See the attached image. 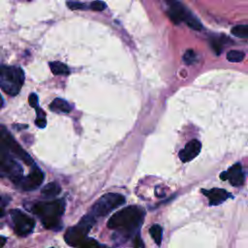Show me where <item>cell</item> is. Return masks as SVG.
Instances as JSON below:
<instances>
[{
	"mask_svg": "<svg viewBox=\"0 0 248 248\" xmlns=\"http://www.w3.org/2000/svg\"><path fill=\"white\" fill-rule=\"evenodd\" d=\"M144 210L137 205L125 207L114 213L108 221V227L116 232L119 238L133 236L140 227Z\"/></svg>",
	"mask_w": 248,
	"mask_h": 248,
	"instance_id": "cell-1",
	"label": "cell"
},
{
	"mask_svg": "<svg viewBox=\"0 0 248 248\" xmlns=\"http://www.w3.org/2000/svg\"><path fill=\"white\" fill-rule=\"evenodd\" d=\"M95 219L91 214H88L78 225L69 228L64 235L66 242L75 248H98L100 244L95 239L87 236L88 232L95 223Z\"/></svg>",
	"mask_w": 248,
	"mask_h": 248,
	"instance_id": "cell-2",
	"label": "cell"
},
{
	"mask_svg": "<svg viewBox=\"0 0 248 248\" xmlns=\"http://www.w3.org/2000/svg\"><path fill=\"white\" fill-rule=\"evenodd\" d=\"M64 209L65 202L63 200L39 202L32 207V211L40 218L42 224L46 229H54L58 226Z\"/></svg>",
	"mask_w": 248,
	"mask_h": 248,
	"instance_id": "cell-3",
	"label": "cell"
},
{
	"mask_svg": "<svg viewBox=\"0 0 248 248\" xmlns=\"http://www.w3.org/2000/svg\"><path fill=\"white\" fill-rule=\"evenodd\" d=\"M24 82V72L16 66L0 65V87L11 96L16 95Z\"/></svg>",
	"mask_w": 248,
	"mask_h": 248,
	"instance_id": "cell-4",
	"label": "cell"
},
{
	"mask_svg": "<svg viewBox=\"0 0 248 248\" xmlns=\"http://www.w3.org/2000/svg\"><path fill=\"white\" fill-rule=\"evenodd\" d=\"M170 5L168 16L174 23L184 21L188 26L195 30L202 29V24L199 19L194 16L178 0H166Z\"/></svg>",
	"mask_w": 248,
	"mask_h": 248,
	"instance_id": "cell-5",
	"label": "cell"
},
{
	"mask_svg": "<svg viewBox=\"0 0 248 248\" xmlns=\"http://www.w3.org/2000/svg\"><path fill=\"white\" fill-rule=\"evenodd\" d=\"M125 202V198L116 193H108L102 196L92 206L90 214L93 217H103L108 215L112 209L117 208Z\"/></svg>",
	"mask_w": 248,
	"mask_h": 248,
	"instance_id": "cell-6",
	"label": "cell"
},
{
	"mask_svg": "<svg viewBox=\"0 0 248 248\" xmlns=\"http://www.w3.org/2000/svg\"><path fill=\"white\" fill-rule=\"evenodd\" d=\"M0 148L16 156L18 159L23 161L26 165L33 164V160L30 157V155L16 141V140L6 130V128L1 125H0Z\"/></svg>",
	"mask_w": 248,
	"mask_h": 248,
	"instance_id": "cell-7",
	"label": "cell"
},
{
	"mask_svg": "<svg viewBox=\"0 0 248 248\" xmlns=\"http://www.w3.org/2000/svg\"><path fill=\"white\" fill-rule=\"evenodd\" d=\"M0 176H8L16 183H18L22 178L20 166L13 160L9 152L2 148H0Z\"/></svg>",
	"mask_w": 248,
	"mask_h": 248,
	"instance_id": "cell-8",
	"label": "cell"
},
{
	"mask_svg": "<svg viewBox=\"0 0 248 248\" xmlns=\"http://www.w3.org/2000/svg\"><path fill=\"white\" fill-rule=\"evenodd\" d=\"M10 215L14 225V230L16 234L24 236L33 231L35 227V221L27 214L18 209H12Z\"/></svg>",
	"mask_w": 248,
	"mask_h": 248,
	"instance_id": "cell-9",
	"label": "cell"
},
{
	"mask_svg": "<svg viewBox=\"0 0 248 248\" xmlns=\"http://www.w3.org/2000/svg\"><path fill=\"white\" fill-rule=\"evenodd\" d=\"M43 180H44L43 171L39 168L34 167L31 172L26 177L24 178L22 177L18 183L20 184L21 188L24 191H31L38 188L42 184Z\"/></svg>",
	"mask_w": 248,
	"mask_h": 248,
	"instance_id": "cell-10",
	"label": "cell"
},
{
	"mask_svg": "<svg viewBox=\"0 0 248 248\" xmlns=\"http://www.w3.org/2000/svg\"><path fill=\"white\" fill-rule=\"evenodd\" d=\"M222 180H229L232 186H241L244 183V173L240 164H234L227 171L220 174Z\"/></svg>",
	"mask_w": 248,
	"mask_h": 248,
	"instance_id": "cell-11",
	"label": "cell"
},
{
	"mask_svg": "<svg viewBox=\"0 0 248 248\" xmlns=\"http://www.w3.org/2000/svg\"><path fill=\"white\" fill-rule=\"evenodd\" d=\"M201 148H202L201 142L198 140H192L185 145L183 149L180 150L179 159L184 163L189 162L199 155Z\"/></svg>",
	"mask_w": 248,
	"mask_h": 248,
	"instance_id": "cell-12",
	"label": "cell"
},
{
	"mask_svg": "<svg viewBox=\"0 0 248 248\" xmlns=\"http://www.w3.org/2000/svg\"><path fill=\"white\" fill-rule=\"evenodd\" d=\"M202 193L207 197L210 205H218L224 202L228 198L231 197L230 193L224 189L213 188L210 190H202Z\"/></svg>",
	"mask_w": 248,
	"mask_h": 248,
	"instance_id": "cell-13",
	"label": "cell"
},
{
	"mask_svg": "<svg viewBox=\"0 0 248 248\" xmlns=\"http://www.w3.org/2000/svg\"><path fill=\"white\" fill-rule=\"evenodd\" d=\"M49 108H50L51 110L60 111V112H65V113L70 112L71 109H72V107L70 106V104H69L67 101H65V100H63V99H60V98L54 99V100L51 102Z\"/></svg>",
	"mask_w": 248,
	"mask_h": 248,
	"instance_id": "cell-14",
	"label": "cell"
},
{
	"mask_svg": "<svg viewBox=\"0 0 248 248\" xmlns=\"http://www.w3.org/2000/svg\"><path fill=\"white\" fill-rule=\"evenodd\" d=\"M61 191V187L56 182H50L47 183L43 189H42V195L46 198H53L57 196Z\"/></svg>",
	"mask_w": 248,
	"mask_h": 248,
	"instance_id": "cell-15",
	"label": "cell"
},
{
	"mask_svg": "<svg viewBox=\"0 0 248 248\" xmlns=\"http://www.w3.org/2000/svg\"><path fill=\"white\" fill-rule=\"evenodd\" d=\"M49 68L50 71L52 72V74L54 75H62V76H66L70 73L69 68L66 66V64L59 62V61H54V62H50L49 63Z\"/></svg>",
	"mask_w": 248,
	"mask_h": 248,
	"instance_id": "cell-16",
	"label": "cell"
},
{
	"mask_svg": "<svg viewBox=\"0 0 248 248\" xmlns=\"http://www.w3.org/2000/svg\"><path fill=\"white\" fill-rule=\"evenodd\" d=\"M150 234L152 236V238L154 239L155 243L157 245H161V241H162V235H163V229L159 224H154L150 230Z\"/></svg>",
	"mask_w": 248,
	"mask_h": 248,
	"instance_id": "cell-17",
	"label": "cell"
},
{
	"mask_svg": "<svg viewBox=\"0 0 248 248\" xmlns=\"http://www.w3.org/2000/svg\"><path fill=\"white\" fill-rule=\"evenodd\" d=\"M232 34L238 38L248 37V25H236L232 28Z\"/></svg>",
	"mask_w": 248,
	"mask_h": 248,
	"instance_id": "cell-18",
	"label": "cell"
},
{
	"mask_svg": "<svg viewBox=\"0 0 248 248\" xmlns=\"http://www.w3.org/2000/svg\"><path fill=\"white\" fill-rule=\"evenodd\" d=\"M244 58V53L240 50H231L227 53V59L231 62H240Z\"/></svg>",
	"mask_w": 248,
	"mask_h": 248,
	"instance_id": "cell-19",
	"label": "cell"
},
{
	"mask_svg": "<svg viewBox=\"0 0 248 248\" xmlns=\"http://www.w3.org/2000/svg\"><path fill=\"white\" fill-rule=\"evenodd\" d=\"M36 110H37V118H36V121H35V124L37 127L43 129L46 127V115H45V112L42 110V109H39L36 108Z\"/></svg>",
	"mask_w": 248,
	"mask_h": 248,
	"instance_id": "cell-20",
	"label": "cell"
},
{
	"mask_svg": "<svg viewBox=\"0 0 248 248\" xmlns=\"http://www.w3.org/2000/svg\"><path fill=\"white\" fill-rule=\"evenodd\" d=\"M67 7L71 10H83L86 8V6L83 3L78 2L77 0H68Z\"/></svg>",
	"mask_w": 248,
	"mask_h": 248,
	"instance_id": "cell-21",
	"label": "cell"
},
{
	"mask_svg": "<svg viewBox=\"0 0 248 248\" xmlns=\"http://www.w3.org/2000/svg\"><path fill=\"white\" fill-rule=\"evenodd\" d=\"M183 61L186 64H188V65L193 64L196 61V54H195V52L192 49H188L184 53V55H183Z\"/></svg>",
	"mask_w": 248,
	"mask_h": 248,
	"instance_id": "cell-22",
	"label": "cell"
},
{
	"mask_svg": "<svg viewBox=\"0 0 248 248\" xmlns=\"http://www.w3.org/2000/svg\"><path fill=\"white\" fill-rule=\"evenodd\" d=\"M90 9L93 11H96V12H102L106 9V4L103 1L96 0L90 4Z\"/></svg>",
	"mask_w": 248,
	"mask_h": 248,
	"instance_id": "cell-23",
	"label": "cell"
},
{
	"mask_svg": "<svg viewBox=\"0 0 248 248\" xmlns=\"http://www.w3.org/2000/svg\"><path fill=\"white\" fill-rule=\"evenodd\" d=\"M222 41L220 39H213L211 41V46H212V48L217 52L219 53L222 49Z\"/></svg>",
	"mask_w": 248,
	"mask_h": 248,
	"instance_id": "cell-24",
	"label": "cell"
},
{
	"mask_svg": "<svg viewBox=\"0 0 248 248\" xmlns=\"http://www.w3.org/2000/svg\"><path fill=\"white\" fill-rule=\"evenodd\" d=\"M28 102H29V105H30L32 108H37V105H38V96H37L35 93H31V94L29 95Z\"/></svg>",
	"mask_w": 248,
	"mask_h": 248,
	"instance_id": "cell-25",
	"label": "cell"
},
{
	"mask_svg": "<svg viewBox=\"0 0 248 248\" xmlns=\"http://www.w3.org/2000/svg\"><path fill=\"white\" fill-rule=\"evenodd\" d=\"M134 248H144L143 242L141 241V238L140 237V235H137L135 238V247Z\"/></svg>",
	"mask_w": 248,
	"mask_h": 248,
	"instance_id": "cell-26",
	"label": "cell"
},
{
	"mask_svg": "<svg viewBox=\"0 0 248 248\" xmlns=\"http://www.w3.org/2000/svg\"><path fill=\"white\" fill-rule=\"evenodd\" d=\"M4 215V202L3 200L0 198V217Z\"/></svg>",
	"mask_w": 248,
	"mask_h": 248,
	"instance_id": "cell-27",
	"label": "cell"
},
{
	"mask_svg": "<svg viewBox=\"0 0 248 248\" xmlns=\"http://www.w3.org/2000/svg\"><path fill=\"white\" fill-rule=\"evenodd\" d=\"M6 237H4V236H0V248H2L4 245H5V243H6Z\"/></svg>",
	"mask_w": 248,
	"mask_h": 248,
	"instance_id": "cell-28",
	"label": "cell"
},
{
	"mask_svg": "<svg viewBox=\"0 0 248 248\" xmlns=\"http://www.w3.org/2000/svg\"><path fill=\"white\" fill-rule=\"evenodd\" d=\"M2 105H3V99H2V97H1V95H0V108L2 107Z\"/></svg>",
	"mask_w": 248,
	"mask_h": 248,
	"instance_id": "cell-29",
	"label": "cell"
},
{
	"mask_svg": "<svg viewBox=\"0 0 248 248\" xmlns=\"http://www.w3.org/2000/svg\"><path fill=\"white\" fill-rule=\"evenodd\" d=\"M98 248H107V247H106V246H103V245H99Z\"/></svg>",
	"mask_w": 248,
	"mask_h": 248,
	"instance_id": "cell-30",
	"label": "cell"
}]
</instances>
